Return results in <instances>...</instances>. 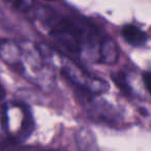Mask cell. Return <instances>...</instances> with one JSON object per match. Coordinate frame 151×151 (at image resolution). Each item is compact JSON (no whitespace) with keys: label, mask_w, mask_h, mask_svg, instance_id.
I'll return each instance as SVG.
<instances>
[{"label":"cell","mask_w":151,"mask_h":151,"mask_svg":"<svg viewBox=\"0 0 151 151\" xmlns=\"http://www.w3.org/2000/svg\"><path fill=\"white\" fill-rule=\"evenodd\" d=\"M143 80L147 90L151 93V71H145L143 73Z\"/></svg>","instance_id":"obj_5"},{"label":"cell","mask_w":151,"mask_h":151,"mask_svg":"<svg viewBox=\"0 0 151 151\" xmlns=\"http://www.w3.org/2000/svg\"><path fill=\"white\" fill-rule=\"evenodd\" d=\"M5 95H6V91H5L4 87L2 86V84L0 83V101H2V99H4Z\"/></svg>","instance_id":"obj_6"},{"label":"cell","mask_w":151,"mask_h":151,"mask_svg":"<svg viewBox=\"0 0 151 151\" xmlns=\"http://www.w3.org/2000/svg\"><path fill=\"white\" fill-rule=\"evenodd\" d=\"M4 147H5V142L2 139V137L0 136V151H2L4 149Z\"/></svg>","instance_id":"obj_7"},{"label":"cell","mask_w":151,"mask_h":151,"mask_svg":"<svg viewBox=\"0 0 151 151\" xmlns=\"http://www.w3.org/2000/svg\"><path fill=\"white\" fill-rule=\"evenodd\" d=\"M118 47L113 40L105 37L101 40L99 52V60L106 64H113L118 59Z\"/></svg>","instance_id":"obj_2"},{"label":"cell","mask_w":151,"mask_h":151,"mask_svg":"<svg viewBox=\"0 0 151 151\" xmlns=\"http://www.w3.org/2000/svg\"><path fill=\"white\" fill-rule=\"evenodd\" d=\"M35 19L48 27L49 35L67 51L79 54L90 38L86 28L66 17H58L51 7H40L34 13Z\"/></svg>","instance_id":"obj_1"},{"label":"cell","mask_w":151,"mask_h":151,"mask_svg":"<svg viewBox=\"0 0 151 151\" xmlns=\"http://www.w3.org/2000/svg\"><path fill=\"white\" fill-rule=\"evenodd\" d=\"M112 79H113L114 82L117 84V86L119 87L122 91H124V92L130 94L132 89H130L129 85L127 84V81H126L125 75H124V73H114V75H112Z\"/></svg>","instance_id":"obj_4"},{"label":"cell","mask_w":151,"mask_h":151,"mask_svg":"<svg viewBox=\"0 0 151 151\" xmlns=\"http://www.w3.org/2000/svg\"><path fill=\"white\" fill-rule=\"evenodd\" d=\"M121 34L126 42L134 47H143L148 40L147 34L134 25H125L122 28Z\"/></svg>","instance_id":"obj_3"}]
</instances>
